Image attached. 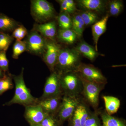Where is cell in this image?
Wrapping results in <instances>:
<instances>
[{"instance_id":"obj_31","label":"cell","mask_w":126,"mask_h":126,"mask_svg":"<svg viewBox=\"0 0 126 126\" xmlns=\"http://www.w3.org/2000/svg\"><path fill=\"white\" fill-rule=\"evenodd\" d=\"M28 34L27 31L23 26L19 25L13 31L12 37L17 41H21Z\"/></svg>"},{"instance_id":"obj_7","label":"cell","mask_w":126,"mask_h":126,"mask_svg":"<svg viewBox=\"0 0 126 126\" xmlns=\"http://www.w3.org/2000/svg\"><path fill=\"white\" fill-rule=\"evenodd\" d=\"M80 103L78 97L63 95L61 105L56 116L61 124L68 121Z\"/></svg>"},{"instance_id":"obj_6","label":"cell","mask_w":126,"mask_h":126,"mask_svg":"<svg viewBox=\"0 0 126 126\" xmlns=\"http://www.w3.org/2000/svg\"><path fill=\"white\" fill-rule=\"evenodd\" d=\"M60 82V74L56 70L51 73L46 79L43 94L39 100L63 95Z\"/></svg>"},{"instance_id":"obj_25","label":"cell","mask_w":126,"mask_h":126,"mask_svg":"<svg viewBox=\"0 0 126 126\" xmlns=\"http://www.w3.org/2000/svg\"><path fill=\"white\" fill-rule=\"evenodd\" d=\"M26 51H27V47L25 41L16 40L13 46L12 57L17 59L19 56Z\"/></svg>"},{"instance_id":"obj_34","label":"cell","mask_w":126,"mask_h":126,"mask_svg":"<svg viewBox=\"0 0 126 126\" xmlns=\"http://www.w3.org/2000/svg\"><path fill=\"white\" fill-rule=\"evenodd\" d=\"M65 3L68 6L72 14L77 10L76 4L74 1L73 0H64Z\"/></svg>"},{"instance_id":"obj_16","label":"cell","mask_w":126,"mask_h":126,"mask_svg":"<svg viewBox=\"0 0 126 126\" xmlns=\"http://www.w3.org/2000/svg\"><path fill=\"white\" fill-rule=\"evenodd\" d=\"M75 49L80 54H82L90 61H93L100 54L92 46L84 41L79 43Z\"/></svg>"},{"instance_id":"obj_29","label":"cell","mask_w":126,"mask_h":126,"mask_svg":"<svg viewBox=\"0 0 126 126\" xmlns=\"http://www.w3.org/2000/svg\"><path fill=\"white\" fill-rule=\"evenodd\" d=\"M79 116L81 126H84L85 122L90 114V112L87 106L80 103L79 106Z\"/></svg>"},{"instance_id":"obj_32","label":"cell","mask_w":126,"mask_h":126,"mask_svg":"<svg viewBox=\"0 0 126 126\" xmlns=\"http://www.w3.org/2000/svg\"><path fill=\"white\" fill-rule=\"evenodd\" d=\"M68 121L69 122L68 126H81L79 118V106Z\"/></svg>"},{"instance_id":"obj_22","label":"cell","mask_w":126,"mask_h":126,"mask_svg":"<svg viewBox=\"0 0 126 126\" xmlns=\"http://www.w3.org/2000/svg\"><path fill=\"white\" fill-rule=\"evenodd\" d=\"M14 86L12 75L6 73L0 78V96L6 91L12 89Z\"/></svg>"},{"instance_id":"obj_30","label":"cell","mask_w":126,"mask_h":126,"mask_svg":"<svg viewBox=\"0 0 126 126\" xmlns=\"http://www.w3.org/2000/svg\"><path fill=\"white\" fill-rule=\"evenodd\" d=\"M41 126H61L62 125L56 117L53 115H48L40 124Z\"/></svg>"},{"instance_id":"obj_28","label":"cell","mask_w":126,"mask_h":126,"mask_svg":"<svg viewBox=\"0 0 126 126\" xmlns=\"http://www.w3.org/2000/svg\"><path fill=\"white\" fill-rule=\"evenodd\" d=\"M97 111L91 112L84 126H102Z\"/></svg>"},{"instance_id":"obj_8","label":"cell","mask_w":126,"mask_h":126,"mask_svg":"<svg viewBox=\"0 0 126 126\" xmlns=\"http://www.w3.org/2000/svg\"><path fill=\"white\" fill-rule=\"evenodd\" d=\"M80 78L83 84L82 94L90 106L94 108H96L99 104V94L105 86L91 82Z\"/></svg>"},{"instance_id":"obj_13","label":"cell","mask_w":126,"mask_h":126,"mask_svg":"<svg viewBox=\"0 0 126 126\" xmlns=\"http://www.w3.org/2000/svg\"><path fill=\"white\" fill-rule=\"evenodd\" d=\"M34 30L44 38L53 40L56 36V26L54 21H50L35 25Z\"/></svg>"},{"instance_id":"obj_36","label":"cell","mask_w":126,"mask_h":126,"mask_svg":"<svg viewBox=\"0 0 126 126\" xmlns=\"http://www.w3.org/2000/svg\"><path fill=\"white\" fill-rule=\"evenodd\" d=\"M30 126H41L40 124H32V125H30Z\"/></svg>"},{"instance_id":"obj_27","label":"cell","mask_w":126,"mask_h":126,"mask_svg":"<svg viewBox=\"0 0 126 126\" xmlns=\"http://www.w3.org/2000/svg\"><path fill=\"white\" fill-rule=\"evenodd\" d=\"M123 5L122 1L113 0L110 2L109 6V12L111 16H117L121 13L123 8Z\"/></svg>"},{"instance_id":"obj_18","label":"cell","mask_w":126,"mask_h":126,"mask_svg":"<svg viewBox=\"0 0 126 126\" xmlns=\"http://www.w3.org/2000/svg\"><path fill=\"white\" fill-rule=\"evenodd\" d=\"M103 98L108 114L111 115L117 112L121 103L119 99L116 97L109 96H104Z\"/></svg>"},{"instance_id":"obj_4","label":"cell","mask_w":126,"mask_h":126,"mask_svg":"<svg viewBox=\"0 0 126 126\" xmlns=\"http://www.w3.org/2000/svg\"><path fill=\"white\" fill-rule=\"evenodd\" d=\"M31 12L35 20L39 23L50 20L55 14L53 6L46 0L31 1Z\"/></svg>"},{"instance_id":"obj_19","label":"cell","mask_w":126,"mask_h":126,"mask_svg":"<svg viewBox=\"0 0 126 126\" xmlns=\"http://www.w3.org/2000/svg\"><path fill=\"white\" fill-rule=\"evenodd\" d=\"M100 114L102 126H126L124 120L109 115L106 112H101Z\"/></svg>"},{"instance_id":"obj_2","label":"cell","mask_w":126,"mask_h":126,"mask_svg":"<svg viewBox=\"0 0 126 126\" xmlns=\"http://www.w3.org/2000/svg\"><path fill=\"white\" fill-rule=\"evenodd\" d=\"M80 54L75 49H60L55 70L60 74L76 72L81 64Z\"/></svg>"},{"instance_id":"obj_20","label":"cell","mask_w":126,"mask_h":126,"mask_svg":"<svg viewBox=\"0 0 126 126\" xmlns=\"http://www.w3.org/2000/svg\"><path fill=\"white\" fill-rule=\"evenodd\" d=\"M58 38L61 41L68 44H72L75 42L77 36L73 30L60 29L58 33Z\"/></svg>"},{"instance_id":"obj_11","label":"cell","mask_w":126,"mask_h":126,"mask_svg":"<svg viewBox=\"0 0 126 126\" xmlns=\"http://www.w3.org/2000/svg\"><path fill=\"white\" fill-rule=\"evenodd\" d=\"M24 117L30 125L40 124L48 116L38 104L25 106Z\"/></svg>"},{"instance_id":"obj_23","label":"cell","mask_w":126,"mask_h":126,"mask_svg":"<svg viewBox=\"0 0 126 126\" xmlns=\"http://www.w3.org/2000/svg\"><path fill=\"white\" fill-rule=\"evenodd\" d=\"M58 22L60 29H72V18L69 14L61 12L58 18Z\"/></svg>"},{"instance_id":"obj_5","label":"cell","mask_w":126,"mask_h":126,"mask_svg":"<svg viewBox=\"0 0 126 126\" xmlns=\"http://www.w3.org/2000/svg\"><path fill=\"white\" fill-rule=\"evenodd\" d=\"M76 72L82 78L91 82L104 86L107 83L102 72L93 65L81 63Z\"/></svg>"},{"instance_id":"obj_12","label":"cell","mask_w":126,"mask_h":126,"mask_svg":"<svg viewBox=\"0 0 126 126\" xmlns=\"http://www.w3.org/2000/svg\"><path fill=\"white\" fill-rule=\"evenodd\" d=\"M63 96L61 95L43 100L39 99L38 104L48 115L56 116L61 105Z\"/></svg>"},{"instance_id":"obj_33","label":"cell","mask_w":126,"mask_h":126,"mask_svg":"<svg viewBox=\"0 0 126 126\" xmlns=\"http://www.w3.org/2000/svg\"><path fill=\"white\" fill-rule=\"evenodd\" d=\"M9 62L6 55V52H0V68L6 73L9 70Z\"/></svg>"},{"instance_id":"obj_1","label":"cell","mask_w":126,"mask_h":126,"mask_svg":"<svg viewBox=\"0 0 126 126\" xmlns=\"http://www.w3.org/2000/svg\"><path fill=\"white\" fill-rule=\"evenodd\" d=\"M24 68L18 75H12L15 86V94L12 99L6 103L4 106H10L14 104H19L24 107L38 104L39 99L33 96L30 91L26 87L24 78Z\"/></svg>"},{"instance_id":"obj_26","label":"cell","mask_w":126,"mask_h":126,"mask_svg":"<svg viewBox=\"0 0 126 126\" xmlns=\"http://www.w3.org/2000/svg\"><path fill=\"white\" fill-rule=\"evenodd\" d=\"M14 40V38L8 34L0 32V52H6Z\"/></svg>"},{"instance_id":"obj_24","label":"cell","mask_w":126,"mask_h":126,"mask_svg":"<svg viewBox=\"0 0 126 126\" xmlns=\"http://www.w3.org/2000/svg\"><path fill=\"white\" fill-rule=\"evenodd\" d=\"M80 14L85 26L94 24L97 21L98 17L97 14L93 12L86 10L82 12Z\"/></svg>"},{"instance_id":"obj_35","label":"cell","mask_w":126,"mask_h":126,"mask_svg":"<svg viewBox=\"0 0 126 126\" xmlns=\"http://www.w3.org/2000/svg\"><path fill=\"white\" fill-rule=\"evenodd\" d=\"M5 74L2 71V70L0 68V78L3 77Z\"/></svg>"},{"instance_id":"obj_14","label":"cell","mask_w":126,"mask_h":126,"mask_svg":"<svg viewBox=\"0 0 126 126\" xmlns=\"http://www.w3.org/2000/svg\"><path fill=\"white\" fill-rule=\"evenodd\" d=\"M109 16L107 15L102 19L98 21L92 26L93 39L95 46V49L98 52L97 44L98 40L101 35L106 32L107 25Z\"/></svg>"},{"instance_id":"obj_15","label":"cell","mask_w":126,"mask_h":126,"mask_svg":"<svg viewBox=\"0 0 126 126\" xmlns=\"http://www.w3.org/2000/svg\"><path fill=\"white\" fill-rule=\"evenodd\" d=\"M77 1L80 7L94 12L103 11L106 5L104 1L101 0H79Z\"/></svg>"},{"instance_id":"obj_21","label":"cell","mask_w":126,"mask_h":126,"mask_svg":"<svg viewBox=\"0 0 126 126\" xmlns=\"http://www.w3.org/2000/svg\"><path fill=\"white\" fill-rule=\"evenodd\" d=\"M72 29L78 38L82 36L84 30L85 25L80 14H76L72 18Z\"/></svg>"},{"instance_id":"obj_3","label":"cell","mask_w":126,"mask_h":126,"mask_svg":"<svg viewBox=\"0 0 126 126\" xmlns=\"http://www.w3.org/2000/svg\"><path fill=\"white\" fill-rule=\"evenodd\" d=\"M60 82L63 95L78 97L79 94H82V83L77 72H69L61 74Z\"/></svg>"},{"instance_id":"obj_17","label":"cell","mask_w":126,"mask_h":126,"mask_svg":"<svg viewBox=\"0 0 126 126\" xmlns=\"http://www.w3.org/2000/svg\"><path fill=\"white\" fill-rule=\"evenodd\" d=\"M18 23L12 18L0 13V32L13 31L19 26Z\"/></svg>"},{"instance_id":"obj_10","label":"cell","mask_w":126,"mask_h":126,"mask_svg":"<svg viewBox=\"0 0 126 126\" xmlns=\"http://www.w3.org/2000/svg\"><path fill=\"white\" fill-rule=\"evenodd\" d=\"M60 49L54 42L47 41L45 52L43 55V60L51 72L55 70Z\"/></svg>"},{"instance_id":"obj_9","label":"cell","mask_w":126,"mask_h":126,"mask_svg":"<svg viewBox=\"0 0 126 126\" xmlns=\"http://www.w3.org/2000/svg\"><path fill=\"white\" fill-rule=\"evenodd\" d=\"M27 51L36 55L44 54L46 48L47 40L35 31H32L27 36L26 40Z\"/></svg>"}]
</instances>
